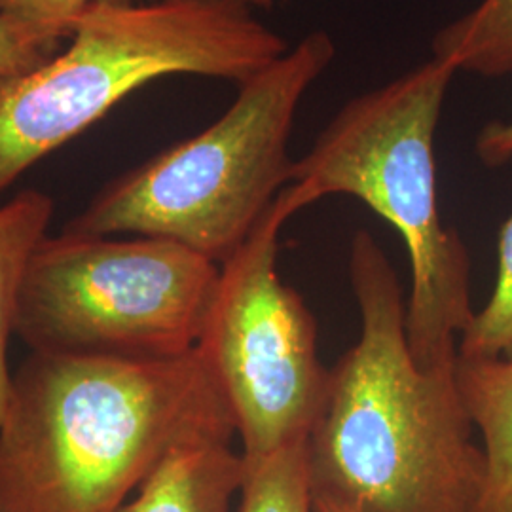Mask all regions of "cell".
<instances>
[{
	"label": "cell",
	"instance_id": "cell-1",
	"mask_svg": "<svg viewBox=\"0 0 512 512\" xmlns=\"http://www.w3.org/2000/svg\"><path fill=\"white\" fill-rule=\"evenodd\" d=\"M236 433L198 348L164 359L31 353L0 421V512H118L169 450Z\"/></svg>",
	"mask_w": 512,
	"mask_h": 512
},
{
	"label": "cell",
	"instance_id": "cell-2",
	"mask_svg": "<svg viewBox=\"0 0 512 512\" xmlns=\"http://www.w3.org/2000/svg\"><path fill=\"white\" fill-rule=\"evenodd\" d=\"M349 274L361 338L330 368L308 437L313 497L361 512H475L486 459L456 366L423 370L412 359L401 283L366 230L351 241Z\"/></svg>",
	"mask_w": 512,
	"mask_h": 512
},
{
	"label": "cell",
	"instance_id": "cell-3",
	"mask_svg": "<svg viewBox=\"0 0 512 512\" xmlns=\"http://www.w3.org/2000/svg\"><path fill=\"white\" fill-rule=\"evenodd\" d=\"M454 74L431 57L353 97L293 162L289 183L304 209L346 194L403 236L412 266L406 340L423 370L456 366L458 336L475 315L467 249L437 205L435 133Z\"/></svg>",
	"mask_w": 512,
	"mask_h": 512
},
{
	"label": "cell",
	"instance_id": "cell-4",
	"mask_svg": "<svg viewBox=\"0 0 512 512\" xmlns=\"http://www.w3.org/2000/svg\"><path fill=\"white\" fill-rule=\"evenodd\" d=\"M334 55L329 33L306 35L243 80L215 124L107 184L63 232L169 239L220 266L291 183L296 114Z\"/></svg>",
	"mask_w": 512,
	"mask_h": 512
},
{
	"label": "cell",
	"instance_id": "cell-5",
	"mask_svg": "<svg viewBox=\"0 0 512 512\" xmlns=\"http://www.w3.org/2000/svg\"><path fill=\"white\" fill-rule=\"evenodd\" d=\"M289 42L228 2H93L69 46L0 84V194L156 78L196 74L241 84Z\"/></svg>",
	"mask_w": 512,
	"mask_h": 512
},
{
	"label": "cell",
	"instance_id": "cell-6",
	"mask_svg": "<svg viewBox=\"0 0 512 512\" xmlns=\"http://www.w3.org/2000/svg\"><path fill=\"white\" fill-rule=\"evenodd\" d=\"M220 266L162 238L46 236L19 289L31 353L164 359L198 348Z\"/></svg>",
	"mask_w": 512,
	"mask_h": 512
},
{
	"label": "cell",
	"instance_id": "cell-7",
	"mask_svg": "<svg viewBox=\"0 0 512 512\" xmlns=\"http://www.w3.org/2000/svg\"><path fill=\"white\" fill-rule=\"evenodd\" d=\"M302 211L287 184L236 253L219 285L198 349L232 408L245 463L308 439L329 395L310 308L277 272L279 232Z\"/></svg>",
	"mask_w": 512,
	"mask_h": 512
},
{
	"label": "cell",
	"instance_id": "cell-8",
	"mask_svg": "<svg viewBox=\"0 0 512 512\" xmlns=\"http://www.w3.org/2000/svg\"><path fill=\"white\" fill-rule=\"evenodd\" d=\"M243 456L228 440H196L175 446L118 512H232L243 484Z\"/></svg>",
	"mask_w": 512,
	"mask_h": 512
},
{
	"label": "cell",
	"instance_id": "cell-9",
	"mask_svg": "<svg viewBox=\"0 0 512 512\" xmlns=\"http://www.w3.org/2000/svg\"><path fill=\"white\" fill-rule=\"evenodd\" d=\"M456 384L486 459L475 512H512V361L458 355Z\"/></svg>",
	"mask_w": 512,
	"mask_h": 512
},
{
	"label": "cell",
	"instance_id": "cell-10",
	"mask_svg": "<svg viewBox=\"0 0 512 512\" xmlns=\"http://www.w3.org/2000/svg\"><path fill=\"white\" fill-rule=\"evenodd\" d=\"M54 202L40 190H23L0 205V421L12 389L8 340L14 334L19 289L29 260L48 236Z\"/></svg>",
	"mask_w": 512,
	"mask_h": 512
},
{
	"label": "cell",
	"instance_id": "cell-11",
	"mask_svg": "<svg viewBox=\"0 0 512 512\" xmlns=\"http://www.w3.org/2000/svg\"><path fill=\"white\" fill-rule=\"evenodd\" d=\"M431 52L456 73L512 74V0H480L437 31Z\"/></svg>",
	"mask_w": 512,
	"mask_h": 512
},
{
	"label": "cell",
	"instance_id": "cell-12",
	"mask_svg": "<svg viewBox=\"0 0 512 512\" xmlns=\"http://www.w3.org/2000/svg\"><path fill=\"white\" fill-rule=\"evenodd\" d=\"M243 467L238 512H315L308 439Z\"/></svg>",
	"mask_w": 512,
	"mask_h": 512
},
{
	"label": "cell",
	"instance_id": "cell-13",
	"mask_svg": "<svg viewBox=\"0 0 512 512\" xmlns=\"http://www.w3.org/2000/svg\"><path fill=\"white\" fill-rule=\"evenodd\" d=\"M463 359L512 361V213L497 241V281L490 302L459 334Z\"/></svg>",
	"mask_w": 512,
	"mask_h": 512
},
{
	"label": "cell",
	"instance_id": "cell-14",
	"mask_svg": "<svg viewBox=\"0 0 512 512\" xmlns=\"http://www.w3.org/2000/svg\"><path fill=\"white\" fill-rule=\"evenodd\" d=\"M95 0H0V16L57 42L73 37L76 23Z\"/></svg>",
	"mask_w": 512,
	"mask_h": 512
},
{
	"label": "cell",
	"instance_id": "cell-15",
	"mask_svg": "<svg viewBox=\"0 0 512 512\" xmlns=\"http://www.w3.org/2000/svg\"><path fill=\"white\" fill-rule=\"evenodd\" d=\"M61 52V42L40 37L0 16V84L31 73Z\"/></svg>",
	"mask_w": 512,
	"mask_h": 512
},
{
	"label": "cell",
	"instance_id": "cell-16",
	"mask_svg": "<svg viewBox=\"0 0 512 512\" xmlns=\"http://www.w3.org/2000/svg\"><path fill=\"white\" fill-rule=\"evenodd\" d=\"M476 156L486 167H499L512 160V120L492 122L478 133Z\"/></svg>",
	"mask_w": 512,
	"mask_h": 512
},
{
	"label": "cell",
	"instance_id": "cell-17",
	"mask_svg": "<svg viewBox=\"0 0 512 512\" xmlns=\"http://www.w3.org/2000/svg\"><path fill=\"white\" fill-rule=\"evenodd\" d=\"M95 2L128 6V4H143L145 0H95ZM150 2H228V4H245V6H249V0H150Z\"/></svg>",
	"mask_w": 512,
	"mask_h": 512
},
{
	"label": "cell",
	"instance_id": "cell-18",
	"mask_svg": "<svg viewBox=\"0 0 512 512\" xmlns=\"http://www.w3.org/2000/svg\"><path fill=\"white\" fill-rule=\"evenodd\" d=\"M313 507H315V512H361L349 507L346 503L325 499V497H317V499L313 497Z\"/></svg>",
	"mask_w": 512,
	"mask_h": 512
},
{
	"label": "cell",
	"instance_id": "cell-19",
	"mask_svg": "<svg viewBox=\"0 0 512 512\" xmlns=\"http://www.w3.org/2000/svg\"><path fill=\"white\" fill-rule=\"evenodd\" d=\"M275 0H249V6H256V8H270Z\"/></svg>",
	"mask_w": 512,
	"mask_h": 512
}]
</instances>
